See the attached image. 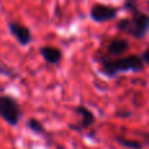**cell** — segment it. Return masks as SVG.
Segmentation results:
<instances>
[{"label": "cell", "mask_w": 149, "mask_h": 149, "mask_svg": "<svg viewBox=\"0 0 149 149\" xmlns=\"http://www.w3.org/2000/svg\"><path fill=\"white\" fill-rule=\"evenodd\" d=\"M101 72L107 77H115L120 72H141L144 70V63L141 56L136 54L127 55L119 59H109V58H101L100 60Z\"/></svg>", "instance_id": "1"}, {"label": "cell", "mask_w": 149, "mask_h": 149, "mask_svg": "<svg viewBox=\"0 0 149 149\" xmlns=\"http://www.w3.org/2000/svg\"><path fill=\"white\" fill-rule=\"evenodd\" d=\"M116 29L127 33L136 39H143L149 30V16L137 9L131 13V17L120 18L116 21Z\"/></svg>", "instance_id": "2"}, {"label": "cell", "mask_w": 149, "mask_h": 149, "mask_svg": "<svg viewBox=\"0 0 149 149\" xmlns=\"http://www.w3.org/2000/svg\"><path fill=\"white\" fill-rule=\"evenodd\" d=\"M22 116V110H21L20 103L17 102L15 97L7 94L0 95V118L7 124L12 127H16Z\"/></svg>", "instance_id": "3"}, {"label": "cell", "mask_w": 149, "mask_h": 149, "mask_svg": "<svg viewBox=\"0 0 149 149\" xmlns=\"http://www.w3.org/2000/svg\"><path fill=\"white\" fill-rule=\"evenodd\" d=\"M119 15V9L113 5L102 4V3H97L90 8L89 16L94 22L102 24L106 21H113L114 18H116V16Z\"/></svg>", "instance_id": "4"}, {"label": "cell", "mask_w": 149, "mask_h": 149, "mask_svg": "<svg viewBox=\"0 0 149 149\" xmlns=\"http://www.w3.org/2000/svg\"><path fill=\"white\" fill-rule=\"evenodd\" d=\"M74 113L80 116L79 124H70V128L73 131H85L89 127H92L95 123V115L90 109H88L84 105H79L74 107Z\"/></svg>", "instance_id": "5"}, {"label": "cell", "mask_w": 149, "mask_h": 149, "mask_svg": "<svg viewBox=\"0 0 149 149\" xmlns=\"http://www.w3.org/2000/svg\"><path fill=\"white\" fill-rule=\"evenodd\" d=\"M8 29H9V33L15 37L16 41L21 46H29L33 42V33L28 26L22 25L20 22H16V21H9Z\"/></svg>", "instance_id": "6"}, {"label": "cell", "mask_w": 149, "mask_h": 149, "mask_svg": "<svg viewBox=\"0 0 149 149\" xmlns=\"http://www.w3.org/2000/svg\"><path fill=\"white\" fill-rule=\"evenodd\" d=\"M39 54L43 58V60L49 64H59L63 59V52L59 47L55 46H42L39 49Z\"/></svg>", "instance_id": "7"}, {"label": "cell", "mask_w": 149, "mask_h": 149, "mask_svg": "<svg viewBox=\"0 0 149 149\" xmlns=\"http://www.w3.org/2000/svg\"><path fill=\"white\" fill-rule=\"evenodd\" d=\"M130 49V43L127 39H120V38H114L109 42L107 45V51L111 55H122L124 52H127V50Z\"/></svg>", "instance_id": "8"}, {"label": "cell", "mask_w": 149, "mask_h": 149, "mask_svg": "<svg viewBox=\"0 0 149 149\" xmlns=\"http://www.w3.org/2000/svg\"><path fill=\"white\" fill-rule=\"evenodd\" d=\"M114 139H115V141L118 143L119 145H122V147H124L127 149H143L145 145L144 143L139 141V140H131V139H127V137H124V136H120V135L115 136Z\"/></svg>", "instance_id": "9"}, {"label": "cell", "mask_w": 149, "mask_h": 149, "mask_svg": "<svg viewBox=\"0 0 149 149\" xmlns=\"http://www.w3.org/2000/svg\"><path fill=\"white\" fill-rule=\"evenodd\" d=\"M26 127L30 130L31 132L37 135H41V136H47V131L45 128V126L36 118H30L28 122H26Z\"/></svg>", "instance_id": "10"}, {"label": "cell", "mask_w": 149, "mask_h": 149, "mask_svg": "<svg viewBox=\"0 0 149 149\" xmlns=\"http://www.w3.org/2000/svg\"><path fill=\"white\" fill-rule=\"evenodd\" d=\"M0 74L5 76V77H9V79H16V77H17V73L15 72V70L7 67V65H4V64H0Z\"/></svg>", "instance_id": "11"}, {"label": "cell", "mask_w": 149, "mask_h": 149, "mask_svg": "<svg viewBox=\"0 0 149 149\" xmlns=\"http://www.w3.org/2000/svg\"><path fill=\"white\" fill-rule=\"evenodd\" d=\"M123 8L126 10H128L130 13H132V12L139 9V3H137V0H124Z\"/></svg>", "instance_id": "12"}, {"label": "cell", "mask_w": 149, "mask_h": 149, "mask_svg": "<svg viewBox=\"0 0 149 149\" xmlns=\"http://www.w3.org/2000/svg\"><path fill=\"white\" fill-rule=\"evenodd\" d=\"M141 60H143V63H144V65L147 64L148 67H149V47H147V49L143 51V54H141Z\"/></svg>", "instance_id": "13"}, {"label": "cell", "mask_w": 149, "mask_h": 149, "mask_svg": "<svg viewBox=\"0 0 149 149\" xmlns=\"http://www.w3.org/2000/svg\"><path fill=\"white\" fill-rule=\"evenodd\" d=\"M148 9H149V0H148Z\"/></svg>", "instance_id": "14"}, {"label": "cell", "mask_w": 149, "mask_h": 149, "mask_svg": "<svg viewBox=\"0 0 149 149\" xmlns=\"http://www.w3.org/2000/svg\"><path fill=\"white\" fill-rule=\"evenodd\" d=\"M0 92H3V89H0Z\"/></svg>", "instance_id": "15"}]
</instances>
